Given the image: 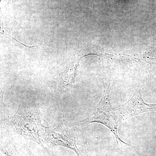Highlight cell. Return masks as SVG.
<instances>
[{"label": "cell", "instance_id": "1", "mask_svg": "<svg viewBox=\"0 0 156 156\" xmlns=\"http://www.w3.org/2000/svg\"><path fill=\"white\" fill-rule=\"evenodd\" d=\"M42 119L38 105L28 103L20 105L17 112L7 122L14 132L42 145L40 132L45 128L42 125Z\"/></svg>", "mask_w": 156, "mask_h": 156}, {"label": "cell", "instance_id": "2", "mask_svg": "<svg viewBox=\"0 0 156 156\" xmlns=\"http://www.w3.org/2000/svg\"><path fill=\"white\" fill-rule=\"evenodd\" d=\"M78 122L63 121L56 128L45 127L44 137L53 145H60L73 150L77 156L84 155L83 131Z\"/></svg>", "mask_w": 156, "mask_h": 156}, {"label": "cell", "instance_id": "3", "mask_svg": "<svg viewBox=\"0 0 156 156\" xmlns=\"http://www.w3.org/2000/svg\"><path fill=\"white\" fill-rule=\"evenodd\" d=\"M104 87L103 95L93 112L87 119L78 122L82 124L98 123L104 125L114 134L118 149H119L123 147V144L129 145L122 141L118 134L119 121L111 103L110 84L108 86L104 85Z\"/></svg>", "mask_w": 156, "mask_h": 156}, {"label": "cell", "instance_id": "4", "mask_svg": "<svg viewBox=\"0 0 156 156\" xmlns=\"http://www.w3.org/2000/svg\"><path fill=\"white\" fill-rule=\"evenodd\" d=\"M119 121L123 122L147 112L156 111V104H148L143 99L140 89H137L130 100L118 108Z\"/></svg>", "mask_w": 156, "mask_h": 156}]
</instances>
